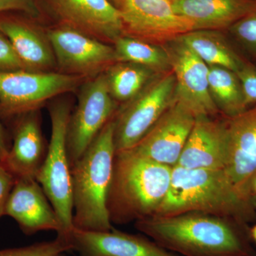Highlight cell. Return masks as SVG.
Segmentation results:
<instances>
[{"label": "cell", "mask_w": 256, "mask_h": 256, "mask_svg": "<svg viewBox=\"0 0 256 256\" xmlns=\"http://www.w3.org/2000/svg\"><path fill=\"white\" fill-rule=\"evenodd\" d=\"M134 226L180 256H256L250 229L228 218L190 212L154 216L138 220Z\"/></svg>", "instance_id": "6da1fadb"}, {"label": "cell", "mask_w": 256, "mask_h": 256, "mask_svg": "<svg viewBox=\"0 0 256 256\" xmlns=\"http://www.w3.org/2000/svg\"><path fill=\"white\" fill-rule=\"evenodd\" d=\"M204 214L247 226L256 220V204L234 186L224 169L172 168L166 198L154 216Z\"/></svg>", "instance_id": "7a4b0ae2"}, {"label": "cell", "mask_w": 256, "mask_h": 256, "mask_svg": "<svg viewBox=\"0 0 256 256\" xmlns=\"http://www.w3.org/2000/svg\"><path fill=\"white\" fill-rule=\"evenodd\" d=\"M172 168L130 150L116 152L107 198L111 224L154 216L169 192Z\"/></svg>", "instance_id": "3957f363"}, {"label": "cell", "mask_w": 256, "mask_h": 256, "mask_svg": "<svg viewBox=\"0 0 256 256\" xmlns=\"http://www.w3.org/2000/svg\"><path fill=\"white\" fill-rule=\"evenodd\" d=\"M114 116L70 168L74 228L90 232L112 228L107 198L116 156Z\"/></svg>", "instance_id": "277c9868"}, {"label": "cell", "mask_w": 256, "mask_h": 256, "mask_svg": "<svg viewBox=\"0 0 256 256\" xmlns=\"http://www.w3.org/2000/svg\"><path fill=\"white\" fill-rule=\"evenodd\" d=\"M72 110V104L66 99L50 106L52 136L46 158L36 178L60 217L65 236L74 228L72 172L66 144Z\"/></svg>", "instance_id": "5b68a950"}, {"label": "cell", "mask_w": 256, "mask_h": 256, "mask_svg": "<svg viewBox=\"0 0 256 256\" xmlns=\"http://www.w3.org/2000/svg\"><path fill=\"white\" fill-rule=\"evenodd\" d=\"M172 70L156 76L114 116L116 153L131 149L175 102Z\"/></svg>", "instance_id": "8992f818"}, {"label": "cell", "mask_w": 256, "mask_h": 256, "mask_svg": "<svg viewBox=\"0 0 256 256\" xmlns=\"http://www.w3.org/2000/svg\"><path fill=\"white\" fill-rule=\"evenodd\" d=\"M88 78L60 72H0V114L5 117L38 110L47 102L79 88Z\"/></svg>", "instance_id": "52a82bcc"}, {"label": "cell", "mask_w": 256, "mask_h": 256, "mask_svg": "<svg viewBox=\"0 0 256 256\" xmlns=\"http://www.w3.org/2000/svg\"><path fill=\"white\" fill-rule=\"evenodd\" d=\"M79 88L78 102L72 110L67 128L70 168L118 112V104L109 92L105 74L88 78Z\"/></svg>", "instance_id": "ba28073f"}, {"label": "cell", "mask_w": 256, "mask_h": 256, "mask_svg": "<svg viewBox=\"0 0 256 256\" xmlns=\"http://www.w3.org/2000/svg\"><path fill=\"white\" fill-rule=\"evenodd\" d=\"M46 33L60 73L90 78L117 63L114 47L84 32L58 24Z\"/></svg>", "instance_id": "9c48e42d"}, {"label": "cell", "mask_w": 256, "mask_h": 256, "mask_svg": "<svg viewBox=\"0 0 256 256\" xmlns=\"http://www.w3.org/2000/svg\"><path fill=\"white\" fill-rule=\"evenodd\" d=\"M169 57L176 80L175 101L195 118L214 117L218 112L208 87V66L178 37L163 46Z\"/></svg>", "instance_id": "30bf717a"}, {"label": "cell", "mask_w": 256, "mask_h": 256, "mask_svg": "<svg viewBox=\"0 0 256 256\" xmlns=\"http://www.w3.org/2000/svg\"><path fill=\"white\" fill-rule=\"evenodd\" d=\"M118 9L127 36L169 42L194 31L192 24L175 12L170 0H122Z\"/></svg>", "instance_id": "8fae6325"}, {"label": "cell", "mask_w": 256, "mask_h": 256, "mask_svg": "<svg viewBox=\"0 0 256 256\" xmlns=\"http://www.w3.org/2000/svg\"><path fill=\"white\" fill-rule=\"evenodd\" d=\"M226 122L227 158L225 170L234 186L256 204V106Z\"/></svg>", "instance_id": "7c38bea8"}, {"label": "cell", "mask_w": 256, "mask_h": 256, "mask_svg": "<svg viewBox=\"0 0 256 256\" xmlns=\"http://www.w3.org/2000/svg\"><path fill=\"white\" fill-rule=\"evenodd\" d=\"M60 22L100 41L124 35L120 12L109 0H42Z\"/></svg>", "instance_id": "4fadbf2b"}, {"label": "cell", "mask_w": 256, "mask_h": 256, "mask_svg": "<svg viewBox=\"0 0 256 256\" xmlns=\"http://www.w3.org/2000/svg\"><path fill=\"white\" fill-rule=\"evenodd\" d=\"M195 119L188 108L175 101L130 150L152 161L174 168L178 164Z\"/></svg>", "instance_id": "5bb4252c"}, {"label": "cell", "mask_w": 256, "mask_h": 256, "mask_svg": "<svg viewBox=\"0 0 256 256\" xmlns=\"http://www.w3.org/2000/svg\"><path fill=\"white\" fill-rule=\"evenodd\" d=\"M4 216L16 220L26 235L53 230L57 235L64 236L60 217L36 178H16Z\"/></svg>", "instance_id": "9a60e30c"}, {"label": "cell", "mask_w": 256, "mask_h": 256, "mask_svg": "<svg viewBox=\"0 0 256 256\" xmlns=\"http://www.w3.org/2000/svg\"><path fill=\"white\" fill-rule=\"evenodd\" d=\"M72 250L79 256H180L142 236L112 228L90 232L76 228L66 236Z\"/></svg>", "instance_id": "2e32d148"}, {"label": "cell", "mask_w": 256, "mask_h": 256, "mask_svg": "<svg viewBox=\"0 0 256 256\" xmlns=\"http://www.w3.org/2000/svg\"><path fill=\"white\" fill-rule=\"evenodd\" d=\"M196 118L178 166L186 169H224L227 158L226 121Z\"/></svg>", "instance_id": "e0dca14e"}, {"label": "cell", "mask_w": 256, "mask_h": 256, "mask_svg": "<svg viewBox=\"0 0 256 256\" xmlns=\"http://www.w3.org/2000/svg\"><path fill=\"white\" fill-rule=\"evenodd\" d=\"M32 20L21 16H0V32L11 42L25 70L54 72L57 68L56 62L46 31H44Z\"/></svg>", "instance_id": "ac0fdd59"}, {"label": "cell", "mask_w": 256, "mask_h": 256, "mask_svg": "<svg viewBox=\"0 0 256 256\" xmlns=\"http://www.w3.org/2000/svg\"><path fill=\"white\" fill-rule=\"evenodd\" d=\"M18 117L12 146L2 164L16 178H36L48 149L42 134L40 110Z\"/></svg>", "instance_id": "d6986e66"}, {"label": "cell", "mask_w": 256, "mask_h": 256, "mask_svg": "<svg viewBox=\"0 0 256 256\" xmlns=\"http://www.w3.org/2000/svg\"><path fill=\"white\" fill-rule=\"evenodd\" d=\"M194 30L220 31L256 11V0H170Z\"/></svg>", "instance_id": "ffe728a7"}, {"label": "cell", "mask_w": 256, "mask_h": 256, "mask_svg": "<svg viewBox=\"0 0 256 256\" xmlns=\"http://www.w3.org/2000/svg\"><path fill=\"white\" fill-rule=\"evenodd\" d=\"M178 38L208 66H220L238 72L245 64L218 31L194 30Z\"/></svg>", "instance_id": "44dd1931"}, {"label": "cell", "mask_w": 256, "mask_h": 256, "mask_svg": "<svg viewBox=\"0 0 256 256\" xmlns=\"http://www.w3.org/2000/svg\"><path fill=\"white\" fill-rule=\"evenodd\" d=\"M208 87L218 110L227 118L246 110L242 84L236 72L220 66H208Z\"/></svg>", "instance_id": "7402d4cb"}, {"label": "cell", "mask_w": 256, "mask_h": 256, "mask_svg": "<svg viewBox=\"0 0 256 256\" xmlns=\"http://www.w3.org/2000/svg\"><path fill=\"white\" fill-rule=\"evenodd\" d=\"M109 92L116 102H129L154 78V72L137 64L117 62L104 72Z\"/></svg>", "instance_id": "603a6c76"}, {"label": "cell", "mask_w": 256, "mask_h": 256, "mask_svg": "<svg viewBox=\"0 0 256 256\" xmlns=\"http://www.w3.org/2000/svg\"><path fill=\"white\" fill-rule=\"evenodd\" d=\"M114 44L117 62L137 64L158 74L171 70L169 57L163 46L127 35L118 38Z\"/></svg>", "instance_id": "cb8c5ba5"}, {"label": "cell", "mask_w": 256, "mask_h": 256, "mask_svg": "<svg viewBox=\"0 0 256 256\" xmlns=\"http://www.w3.org/2000/svg\"><path fill=\"white\" fill-rule=\"evenodd\" d=\"M72 250L66 236L57 235L50 242L14 248L0 249V256H58Z\"/></svg>", "instance_id": "d4e9b609"}, {"label": "cell", "mask_w": 256, "mask_h": 256, "mask_svg": "<svg viewBox=\"0 0 256 256\" xmlns=\"http://www.w3.org/2000/svg\"><path fill=\"white\" fill-rule=\"evenodd\" d=\"M229 28L240 43L256 54V11L240 18Z\"/></svg>", "instance_id": "484cf974"}, {"label": "cell", "mask_w": 256, "mask_h": 256, "mask_svg": "<svg viewBox=\"0 0 256 256\" xmlns=\"http://www.w3.org/2000/svg\"><path fill=\"white\" fill-rule=\"evenodd\" d=\"M25 70L22 62L8 37L0 32V72Z\"/></svg>", "instance_id": "4316f807"}, {"label": "cell", "mask_w": 256, "mask_h": 256, "mask_svg": "<svg viewBox=\"0 0 256 256\" xmlns=\"http://www.w3.org/2000/svg\"><path fill=\"white\" fill-rule=\"evenodd\" d=\"M236 74L242 84L246 105L248 108L249 106L256 104V66L245 63Z\"/></svg>", "instance_id": "83f0119b"}, {"label": "cell", "mask_w": 256, "mask_h": 256, "mask_svg": "<svg viewBox=\"0 0 256 256\" xmlns=\"http://www.w3.org/2000/svg\"><path fill=\"white\" fill-rule=\"evenodd\" d=\"M12 11L20 12L34 20L42 14L38 0H0V14Z\"/></svg>", "instance_id": "f1b7e54d"}, {"label": "cell", "mask_w": 256, "mask_h": 256, "mask_svg": "<svg viewBox=\"0 0 256 256\" xmlns=\"http://www.w3.org/2000/svg\"><path fill=\"white\" fill-rule=\"evenodd\" d=\"M16 178L2 164H0V218L4 216L6 203Z\"/></svg>", "instance_id": "f546056e"}, {"label": "cell", "mask_w": 256, "mask_h": 256, "mask_svg": "<svg viewBox=\"0 0 256 256\" xmlns=\"http://www.w3.org/2000/svg\"><path fill=\"white\" fill-rule=\"evenodd\" d=\"M10 148L6 144L4 128L0 124V164H3L9 153Z\"/></svg>", "instance_id": "4dcf8cb0"}, {"label": "cell", "mask_w": 256, "mask_h": 256, "mask_svg": "<svg viewBox=\"0 0 256 256\" xmlns=\"http://www.w3.org/2000/svg\"><path fill=\"white\" fill-rule=\"evenodd\" d=\"M250 236L252 240L256 244V224L252 229H250Z\"/></svg>", "instance_id": "1f68e13d"}, {"label": "cell", "mask_w": 256, "mask_h": 256, "mask_svg": "<svg viewBox=\"0 0 256 256\" xmlns=\"http://www.w3.org/2000/svg\"><path fill=\"white\" fill-rule=\"evenodd\" d=\"M112 4L114 5L117 8H119L120 5L122 2V0H109Z\"/></svg>", "instance_id": "d6a6232c"}, {"label": "cell", "mask_w": 256, "mask_h": 256, "mask_svg": "<svg viewBox=\"0 0 256 256\" xmlns=\"http://www.w3.org/2000/svg\"><path fill=\"white\" fill-rule=\"evenodd\" d=\"M255 190H256V180L255 182Z\"/></svg>", "instance_id": "836d02e7"}, {"label": "cell", "mask_w": 256, "mask_h": 256, "mask_svg": "<svg viewBox=\"0 0 256 256\" xmlns=\"http://www.w3.org/2000/svg\"><path fill=\"white\" fill-rule=\"evenodd\" d=\"M58 256H65L64 255V254H62V255Z\"/></svg>", "instance_id": "e575fe53"}]
</instances>
